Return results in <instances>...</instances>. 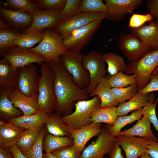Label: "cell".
<instances>
[{"label":"cell","mask_w":158,"mask_h":158,"mask_svg":"<svg viewBox=\"0 0 158 158\" xmlns=\"http://www.w3.org/2000/svg\"><path fill=\"white\" fill-rule=\"evenodd\" d=\"M18 73V68L13 67L7 61L2 58L0 61V87L15 88Z\"/></svg>","instance_id":"25"},{"label":"cell","mask_w":158,"mask_h":158,"mask_svg":"<svg viewBox=\"0 0 158 158\" xmlns=\"http://www.w3.org/2000/svg\"><path fill=\"white\" fill-rule=\"evenodd\" d=\"M132 34L137 37L150 49H158V22L152 21L137 28H132Z\"/></svg>","instance_id":"20"},{"label":"cell","mask_w":158,"mask_h":158,"mask_svg":"<svg viewBox=\"0 0 158 158\" xmlns=\"http://www.w3.org/2000/svg\"><path fill=\"white\" fill-rule=\"evenodd\" d=\"M1 20L11 29L22 32L31 25L33 19L27 12L14 11L2 6L0 7Z\"/></svg>","instance_id":"17"},{"label":"cell","mask_w":158,"mask_h":158,"mask_svg":"<svg viewBox=\"0 0 158 158\" xmlns=\"http://www.w3.org/2000/svg\"><path fill=\"white\" fill-rule=\"evenodd\" d=\"M83 56L80 51L75 50L68 51L60 57L61 65L80 88L87 87L90 81L89 73L83 66Z\"/></svg>","instance_id":"6"},{"label":"cell","mask_w":158,"mask_h":158,"mask_svg":"<svg viewBox=\"0 0 158 158\" xmlns=\"http://www.w3.org/2000/svg\"><path fill=\"white\" fill-rule=\"evenodd\" d=\"M44 127L25 129L16 145L22 152L27 151L34 145L40 132Z\"/></svg>","instance_id":"32"},{"label":"cell","mask_w":158,"mask_h":158,"mask_svg":"<svg viewBox=\"0 0 158 158\" xmlns=\"http://www.w3.org/2000/svg\"><path fill=\"white\" fill-rule=\"evenodd\" d=\"M41 74L38 87V103L40 110L49 115L56 109V100L53 87L54 73L51 67L45 62L41 65Z\"/></svg>","instance_id":"2"},{"label":"cell","mask_w":158,"mask_h":158,"mask_svg":"<svg viewBox=\"0 0 158 158\" xmlns=\"http://www.w3.org/2000/svg\"><path fill=\"white\" fill-rule=\"evenodd\" d=\"M12 89L0 87V116L4 119L22 116L23 112L16 107L8 98V94Z\"/></svg>","instance_id":"27"},{"label":"cell","mask_w":158,"mask_h":158,"mask_svg":"<svg viewBox=\"0 0 158 158\" xmlns=\"http://www.w3.org/2000/svg\"><path fill=\"white\" fill-rule=\"evenodd\" d=\"M143 108H142L133 111L129 115L118 116L113 125H107L106 128L111 135L116 137L123 127L138 121L143 116Z\"/></svg>","instance_id":"30"},{"label":"cell","mask_w":158,"mask_h":158,"mask_svg":"<svg viewBox=\"0 0 158 158\" xmlns=\"http://www.w3.org/2000/svg\"><path fill=\"white\" fill-rule=\"evenodd\" d=\"M118 43L130 62L139 60L150 49L132 33H121Z\"/></svg>","instance_id":"12"},{"label":"cell","mask_w":158,"mask_h":158,"mask_svg":"<svg viewBox=\"0 0 158 158\" xmlns=\"http://www.w3.org/2000/svg\"><path fill=\"white\" fill-rule=\"evenodd\" d=\"M61 37L52 28L47 29L38 45L28 50L42 56L47 63L52 61L60 62L61 56L68 51Z\"/></svg>","instance_id":"3"},{"label":"cell","mask_w":158,"mask_h":158,"mask_svg":"<svg viewBox=\"0 0 158 158\" xmlns=\"http://www.w3.org/2000/svg\"><path fill=\"white\" fill-rule=\"evenodd\" d=\"M49 114L40 110L29 116H22L14 117L8 120L9 123L25 129L44 127Z\"/></svg>","instance_id":"24"},{"label":"cell","mask_w":158,"mask_h":158,"mask_svg":"<svg viewBox=\"0 0 158 158\" xmlns=\"http://www.w3.org/2000/svg\"><path fill=\"white\" fill-rule=\"evenodd\" d=\"M158 71V67H157L154 69L152 72H157Z\"/></svg>","instance_id":"55"},{"label":"cell","mask_w":158,"mask_h":158,"mask_svg":"<svg viewBox=\"0 0 158 158\" xmlns=\"http://www.w3.org/2000/svg\"><path fill=\"white\" fill-rule=\"evenodd\" d=\"M117 140L110 134L106 127L102 128L96 140L85 148L79 158H104Z\"/></svg>","instance_id":"11"},{"label":"cell","mask_w":158,"mask_h":158,"mask_svg":"<svg viewBox=\"0 0 158 158\" xmlns=\"http://www.w3.org/2000/svg\"><path fill=\"white\" fill-rule=\"evenodd\" d=\"M156 91H158V71L152 73L148 84L138 91V92L146 95Z\"/></svg>","instance_id":"46"},{"label":"cell","mask_w":158,"mask_h":158,"mask_svg":"<svg viewBox=\"0 0 158 158\" xmlns=\"http://www.w3.org/2000/svg\"><path fill=\"white\" fill-rule=\"evenodd\" d=\"M116 106L106 108H99L95 110L91 116L92 122L96 123H104L112 126L118 116L116 112Z\"/></svg>","instance_id":"31"},{"label":"cell","mask_w":158,"mask_h":158,"mask_svg":"<svg viewBox=\"0 0 158 158\" xmlns=\"http://www.w3.org/2000/svg\"><path fill=\"white\" fill-rule=\"evenodd\" d=\"M1 56L15 68L35 63L41 65L45 61L44 58L41 55L30 52L28 49L22 48L16 45Z\"/></svg>","instance_id":"14"},{"label":"cell","mask_w":158,"mask_h":158,"mask_svg":"<svg viewBox=\"0 0 158 158\" xmlns=\"http://www.w3.org/2000/svg\"><path fill=\"white\" fill-rule=\"evenodd\" d=\"M102 129L100 123L92 122L82 128L71 130L70 136L73 141V146L81 153L89 140L98 135Z\"/></svg>","instance_id":"19"},{"label":"cell","mask_w":158,"mask_h":158,"mask_svg":"<svg viewBox=\"0 0 158 158\" xmlns=\"http://www.w3.org/2000/svg\"><path fill=\"white\" fill-rule=\"evenodd\" d=\"M82 2V0H66L64 8L60 12L61 21L79 13Z\"/></svg>","instance_id":"42"},{"label":"cell","mask_w":158,"mask_h":158,"mask_svg":"<svg viewBox=\"0 0 158 158\" xmlns=\"http://www.w3.org/2000/svg\"><path fill=\"white\" fill-rule=\"evenodd\" d=\"M153 18L150 13L145 15L133 13L130 18L128 26L132 28H139L147 22L152 21Z\"/></svg>","instance_id":"44"},{"label":"cell","mask_w":158,"mask_h":158,"mask_svg":"<svg viewBox=\"0 0 158 158\" xmlns=\"http://www.w3.org/2000/svg\"><path fill=\"white\" fill-rule=\"evenodd\" d=\"M105 18L94 20L74 31L63 40V43L68 51H80L90 42Z\"/></svg>","instance_id":"9"},{"label":"cell","mask_w":158,"mask_h":158,"mask_svg":"<svg viewBox=\"0 0 158 158\" xmlns=\"http://www.w3.org/2000/svg\"><path fill=\"white\" fill-rule=\"evenodd\" d=\"M43 158H58L51 153H45L43 154Z\"/></svg>","instance_id":"53"},{"label":"cell","mask_w":158,"mask_h":158,"mask_svg":"<svg viewBox=\"0 0 158 158\" xmlns=\"http://www.w3.org/2000/svg\"><path fill=\"white\" fill-rule=\"evenodd\" d=\"M106 18L113 22L124 19L128 14L131 13L142 4V0H105Z\"/></svg>","instance_id":"13"},{"label":"cell","mask_w":158,"mask_h":158,"mask_svg":"<svg viewBox=\"0 0 158 158\" xmlns=\"http://www.w3.org/2000/svg\"><path fill=\"white\" fill-rule=\"evenodd\" d=\"M157 66L158 49L150 51L139 60L130 62L124 72L128 75L137 74L138 91L148 84L151 74Z\"/></svg>","instance_id":"5"},{"label":"cell","mask_w":158,"mask_h":158,"mask_svg":"<svg viewBox=\"0 0 158 158\" xmlns=\"http://www.w3.org/2000/svg\"><path fill=\"white\" fill-rule=\"evenodd\" d=\"M108 158H123V156L121 153L120 145L117 140L108 154Z\"/></svg>","instance_id":"48"},{"label":"cell","mask_w":158,"mask_h":158,"mask_svg":"<svg viewBox=\"0 0 158 158\" xmlns=\"http://www.w3.org/2000/svg\"><path fill=\"white\" fill-rule=\"evenodd\" d=\"M110 75H108L99 82L94 91L89 95L90 97L97 96L101 100L100 108H106L119 104L111 91V87L109 81Z\"/></svg>","instance_id":"23"},{"label":"cell","mask_w":158,"mask_h":158,"mask_svg":"<svg viewBox=\"0 0 158 158\" xmlns=\"http://www.w3.org/2000/svg\"><path fill=\"white\" fill-rule=\"evenodd\" d=\"M8 96L14 106L23 113V115L29 116L40 110L38 105V96H26L17 89L11 90Z\"/></svg>","instance_id":"18"},{"label":"cell","mask_w":158,"mask_h":158,"mask_svg":"<svg viewBox=\"0 0 158 158\" xmlns=\"http://www.w3.org/2000/svg\"><path fill=\"white\" fill-rule=\"evenodd\" d=\"M147 152L151 158H158V142L150 140V142Z\"/></svg>","instance_id":"49"},{"label":"cell","mask_w":158,"mask_h":158,"mask_svg":"<svg viewBox=\"0 0 158 158\" xmlns=\"http://www.w3.org/2000/svg\"><path fill=\"white\" fill-rule=\"evenodd\" d=\"M3 5L5 8L18 11L33 13L40 10L32 0H7Z\"/></svg>","instance_id":"35"},{"label":"cell","mask_w":158,"mask_h":158,"mask_svg":"<svg viewBox=\"0 0 158 158\" xmlns=\"http://www.w3.org/2000/svg\"><path fill=\"white\" fill-rule=\"evenodd\" d=\"M0 29L3 30H9L12 29L10 27L2 20H0Z\"/></svg>","instance_id":"52"},{"label":"cell","mask_w":158,"mask_h":158,"mask_svg":"<svg viewBox=\"0 0 158 158\" xmlns=\"http://www.w3.org/2000/svg\"><path fill=\"white\" fill-rule=\"evenodd\" d=\"M60 12L54 10H39L33 13L27 12L32 18L33 21L30 26L23 31L22 33L43 31L45 29L53 28L61 21Z\"/></svg>","instance_id":"15"},{"label":"cell","mask_w":158,"mask_h":158,"mask_svg":"<svg viewBox=\"0 0 158 158\" xmlns=\"http://www.w3.org/2000/svg\"><path fill=\"white\" fill-rule=\"evenodd\" d=\"M105 63L103 54L98 51L92 50L83 55V66L88 72L90 76L89 84L86 87L89 95L101 80L107 76L108 72Z\"/></svg>","instance_id":"7"},{"label":"cell","mask_w":158,"mask_h":158,"mask_svg":"<svg viewBox=\"0 0 158 158\" xmlns=\"http://www.w3.org/2000/svg\"><path fill=\"white\" fill-rule=\"evenodd\" d=\"M147 7L150 13L158 22V0H149Z\"/></svg>","instance_id":"47"},{"label":"cell","mask_w":158,"mask_h":158,"mask_svg":"<svg viewBox=\"0 0 158 158\" xmlns=\"http://www.w3.org/2000/svg\"><path fill=\"white\" fill-rule=\"evenodd\" d=\"M25 130L9 123L0 121V147L10 149L16 145Z\"/></svg>","instance_id":"21"},{"label":"cell","mask_w":158,"mask_h":158,"mask_svg":"<svg viewBox=\"0 0 158 158\" xmlns=\"http://www.w3.org/2000/svg\"><path fill=\"white\" fill-rule=\"evenodd\" d=\"M40 78L33 63L20 67L15 89L28 96H38Z\"/></svg>","instance_id":"10"},{"label":"cell","mask_w":158,"mask_h":158,"mask_svg":"<svg viewBox=\"0 0 158 158\" xmlns=\"http://www.w3.org/2000/svg\"><path fill=\"white\" fill-rule=\"evenodd\" d=\"M105 18V13H80L61 22L52 28L64 40L78 29L94 20Z\"/></svg>","instance_id":"8"},{"label":"cell","mask_w":158,"mask_h":158,"mask_svg":"<svg viewBox=\"0 0 158 158\" xmlns=\"http://www.w3.org/2000/svg\"><path fill=\"white\" fill-rule=\"evenodd\" d=\"M47 132L46 128L44 127L40 132L34 145L29 150L22 152L28 158H43V141Z\"/></svg>","instance_id":"41"},{"label":"cell","mask_w":158,"mask_h":158,"mask_svg":"<svg viewBox=\"0 0 158 158\" xmlns=\"http://www.w3.org/2000/svg\"><path fill=\"white\" fill-rule=\"evenodd\" d=\"M40 10L60 11L64 8L66 0H32Z\"/></svg>","instance_id":"43"},{"label":"cell","mask_w":158,"mask_h":158,"mask_svg":"<svg viewBox=\"0 0 158 158\" xmlns=\"http://www.w3.org/2000/svg\"><path fill=\"white\" fill-rule=\"evenodd\" d=\"M155 96L153 93L149 94V100L147 104L143 108L144 115L152 123L158 133V119L156 112V108L158 102V97L154 100Z\"/></svg>","instance_id":"39"},{"label":"cell","mask_w":158,"mask_h":158,"mask_svg":"<svg viewBox=\"0 0 158 158\" xmlns=\"http://www.w3.org/2000/svg\"><path fill=\"white\" fill-rule=\"evenodd\" d=\"M0 158H13L8 149L0 147Z\"/></svg>","instance_id":"51"},{"label":"cell","mask_w":158,"mask_h":158,"mask_svg":"<svg viewBox=\"0 0 158 158\" xmlns=\"http://www.w3.org/2000/svg\"><path fill=\"white\" fill-rule=\"evenodd\" d=\"M48 132L57 136H70V130L61 116L56 113L48 116L45 124Z\"/></svg>","instance_id":"29"},{"label":"cell","mask_w":158,"mask_h":158,"mask_svg":"<svg viewBox=\"0 0 158 158\" xmlns=\"http://www.w3.org/2000/svg\"><path fill=\"white\" fill-rule=\"evenodd\" d=\"M106 5L102 0H82L79 13H106Z\"/></svg>","instance_id":"40"},{"label":"cell","mask_w":158,"mask_h":158,"mask_svg":"<svg viewBox=\"0 0 158 158\" xmlns=\"http://www.w3.org/2000/svg\"><path fill=\"white\" fill-rule=\"evenodd\" d=\"M103 56L107 64L108 72L110 75L124 72L127 65L123 57L112 52H107Z\"/></svg>","instance_id":"34"},{"label":"cell","mask_w":158,"mask_h":158,"mask_svg":"<svg viewBox=\"0 0 158 158\" xmlns=\"http://www.w3.org/2000/svg\"><path fill=\"white\" fill-rule=\"evenodd\" d=\"M20 34L19 31L12 29L9 30L0 29L1 56L16 46L14 44V40Z\"/></svg>","instance_id":"36"},{"label":"cell","mask_w":158,"mask_h":158,"mask_svg":"<svg viewBox=\"0 0 158 158\" xmlns=\"http://www.w3.org/2000/svg\"><path fill=\"white\" fill-rule=\"evenodd\" d=\"M9 149L13 158H28L20 150L16 145Z\"/></svg>","instance_id":"50"},{"label":"cell","mask_w":158,"mask_h":158,"mask_svg":"<svg viewBox=\"0 0 158 158\" xmlns=\"http://www.w3.org/2000/svg\"><path fill=\"white\" fill-rule=\"evenodd\" d=\"M137 74L134 73L126 75L123 72H119L109 76V81L111 87L123 88L129 85L136 84Z\"/></svg>","instance_id":"37"},{"label":"cell","mask_w":158,"mask_h":158,"mask_svg":"<svg viewBox=\"0 0 158 158\" xmlns=\"http://www.w3.org/2000/svg\"><path fill=\"white\" fill-rule=\"evenodd\" d=\"M111 92L119 104L122 103L131 99L138 92L136 84L123 88H112Z\"/></svg>","instance_id":"38"},{"label":"cell","mask_w":158,"mask_h":158,"mask_svg":"<svg viewBox=\"0 0 158 158\" xmlns=\"http://www.w3.org/2000/svg\"><path fill=\"white\" fill-rule=\"evenodd\" d=\"M149 94L143 95L137 92L128 101L119 104L116 107L118 116L126 115L129 113L143 108L148 103Z\"/></svg>","instance_id":"26"},{"label":"cell","mask_w":158,"mask_h":158,"mask_svg":"<svg viewBox=\"0 0 158 158\" xmlns=\"http://www.w3.org/2000/svg\"><path fill=\"white\" fill-rule=\"evenodd\" d=\"M140 158H151V157L146 151L143 153Z\"/></svg>","instance_id":"54"},{"label":"cell","mask_w":158,"mask_h":158,"mask_svg":"<svg viewBox=\"0 0 158 158\" xmlns=\"http://www.w3.org/2000/svg\"><path fill=\"white\" fill-rule=\"evenodd\" d=\"M44 31L21 34L14 40V44L25 49H29L40 42L43 39Z\"/></svg>","instance_id":"33"},{"label":"cell","mask_w":158,"mask_h":158,"mask_svg":"<svg viewBox=\"0 0 158 158\" xmlns=\"http://www.w3.org/2000/svg\"><path fill=\"white\" fill-rule=\"evenodd\" d=\"M119 144L125 153L126 158H138L148 148L150 140L135 136L116 137Z\"/></svg>","instance_id":"16"},{"label":"cell","mask_w":158,"mask_h":158,"mask_svg":"<svg viewBox=\"0 0 158 158\" xmlns=\"http://www.w3.org/2000/svg\"><path fill=\"white\" fill-rule=\"evenodd\" d=\"M107 158V157H106V158Z\"/></svg>","instance_id":"56"},{"label":"cell","mask_w":158,"mask_h":158,"mask_svg":"<svg viewBox=\"0 0 158 158\" xmlns=\"http://www.w3.org/2000/svg\"><path fill=\"white\" fill-rule=\"evenodd\" d=\"M101 100L97 96L90 99L82 100L74 104V111L61 118L67 126L70 131L87 126L93 122L91 116L93 112L100 108Z\"/></svg>","instance_id":"4"},{"label":"cell","mask_w":158,"mask_h":158,"mask_svg":"<svg viewBox=\"0 0 158 158\" xmlns=\"http://www.w3.org/2000/svg\"><path fill=\"white\" fill-rule=\"evenodd\" d=\"M73 141L70 136L55 135L47 133L43 141V149L45 153L51 152L57 149L73 145Z\"/></svg>","instance_id":"28"},{"label":"cell","mask_w":158,"mask_h":158,"mask_svg":"<svg viewBox=\"0 0 158 158\" xmlns=\"http://www.w3.org/2000/svg\"><path fill=\"white\" fill-rule=\"evenodd\" d=\"M51 153L58 158H79L81 154L73 145L59 149Z\"/></svg>","instance_id":"45"},{"label":"cell","mask_w":158,"mask_h":158,"mask_svg":"<svg viewBox=\"0 0 158 158\" xmlns=\"http://www.w3.org/2000/svg\"><path fill=\"white\" fill-rule=\"evenodd\" d=\"M47 63L54 73L53 87L56 100L55 113L60 116L70 114L75 103L89 98L87 89L79 87L60 62L52 61Z\"/></svg>","instance_id":"1"},{"label":"cell","mask_w":158,"mask_h":158,"mask_svg":"<svg viewBox=\"0 0 158 158\" xmlns=\"http://www.w3.org/2000/svg\"><path fill=\"white\" fill-rule=\"evenodd\" d=\"M151 123L144 115L137 121L132 127L121 131L117 135L127 136H138L149 140L158 142V140L152 131L150 127Z\"/></svg>","instance_id":"22"}]
</instances>
